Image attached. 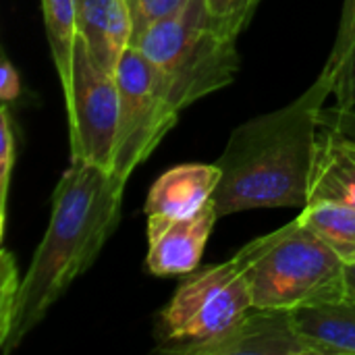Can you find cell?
Masks as SVG:
<instances>
[{"mask_svg":"<svg viewBox=\"0 0 355 355\" xmlns=\"http://www.w3.org/2000/svg\"><path fill=\"white\" fill-rule=\"evenodd\" d=\"M19 92H21L19 73H17L15 64L4 56L2 67H0V98L4 104H10L12 100L19 98Z\"/></svg>","mask_w":355,"mask_h":355,"instance_id":"7402d4cb","label":"cell"},{"mask_svg":"<svg viewBox=\"0 0 355 355\" xmlns=\"http://www.w3.org/2000/svg\"><path fill=\"white\" fill-rule=\"evenodd\" d=\"M333 81L320 77L291 104L233 129L212 196L218 218L256 208H306L320 146V110Z\"/></svg>","mask_w":355,"mask_h":355,"instance_id":"6da1fadb","label":"cell"},{"mask_svg":"<svg viewBox=\"0 0 355 355\" xmlns=\"http://www.w3.org/2000/svg\"><path fill=\"white\" fill-rule=\"evenodd\" d=\"M320 127L345 137L355 144V110L354 108H343V106H324L320 110Z\"/></svg>","mask_w":355,"mask_h":355,"instance_id":"44dd1931","label":"cell"},{"mask_svg":"<svg viewBox=\"0 0 355 355\" xmlns=\"http://www.w3.org/2000/svg\"><path fill=\"white\" fill-rule=\"evenodd\" d=\"M218 214L210 200L191 216H148L146 268L154 277H185L200 266Z\"/></svg>","mask_w":355,"mask_h":355,"instance_id":"ba28073f","label":"cell"},{"mask_svg":"<svg viewBox=\"0 0 355 355\" xmlns=\"http://www.w3.org/2000/svg\"><path fill=\"white\" fill-rule=\"evenodd\" d=\"M237 35L210 12L208 0H185L133 46L164 73L173 100L183 110L233 83L239 69Z\"/></svg>","mask_w":355,"mask_h":355,"instance_id":"277c9868","label":"cell"},{"mask_svg":"<svg viewBox=\"0 0 355 355\" xmlns=\"http://www.w3.org/2000/svg\"><path fill=\"white\" fill-rule=\"evenodd\" d=\"M0 277H2V281H0V341H2V339H6V335L10 331L19 289H21V281L17 277V264L6 250L2 252Z\"/></svg>","mask_w":355,"mask_h":355,"instance_id":"ac0fdd59","label":"cell"},{"mask_svg":"<svg viewBox=\"0 0 355 355\" xmlns=\"http://www.w3.org/2000/svg\"><path fill=\"white\" fill-rule=\"evenodd\" d=\"M254 308L239 256L185 275L160 314V352L191 355L223 337Z\"/></svg>","mask_w":355,"mask_h":355,"instance_id":"5b68a950","label":"cell"},{"mask_svg":"<svg viewBox=\"0 0 355 355\" xmlns=\"http://www.w3.org/2000/svg\"><path fill=\"white\" fill-rule=\"evenodd\" d=\"M300 220L322 239L345 264L355 262V206L339 202H312L300 212Z\"/></svg>","mask_w":355,"mask_h":355,"instance_id":"5bb4252c","label":"cell"},{"mask_svg":"<svg viewBox=\"0 0 355 355\" xmlns=\"http://www.w3.org/2000/svg\"><path fill=\"white\" fill-rule=\"evenodd\" d=\"M220 181L218 164H181L166 171L150 187L146 216H191L214 196Z\"/></svg>","mask_w":355,"mask_h":355,"instance_id":"8fae6325","label":"cell"},{"mask_svg":"<svg viewBox=\"0 0 355 355\" xmlns=\"http://www.w3.org/2000/svg\"><path fill=\"white\" fill-rule=\"evenodd\" d=\"M46 35L62 92L71 83L73 48L77 40V0H42Z\"/></svg>","mask_w":355,"mask_h":355,"instance_id":"9a60e30c","label":"cell"},{"mask_svg":"<svg viewBox=\"0 0 355 355\" xmlns=\"http://www.w3.org/2000/svg\"><path fill=\"white\" fill-rule=\"evenodd\" d=\"M258 2L260 0H208V8L218 21L227 23L235 33H241V29H245L250 23Z\"/></svg>","mask_w":355,"mask_h":355,"instance_id":"ffe728a7","label":"cell"},{"mask_svg":"<svg viewBox=\"0 0 355 355\" xmlns=\"http://www.w3.org/2000/svg\"><path fill=\"white\" fill-rule=\"evenodd\" d=\"M71 160L102 166L112 173L119 127L116 75L102 69L85 40L77 33L71 83L64 89Z\"/></svg>","mask_w":355,"mask_h":355,"instance_id":"52a82bcc","label":"cell"},{"mask_svg":"<svg viewBox=\"0 0 355 355\" xmlns=\"http://www.w3.org/2000/svg\"><path fill=\"white\" fill-rule=\"evenodd\" d=\"M119 127L112 173L127 181L177 125L181 108L175 104L164 73L135 46H129L116 67Z\"/></svg>","mask_w":355,"mask_h":355,"instance_id":"8992f818","label":"cell"},{"mask_svg":"<svg viewBox=\"0 0 355 355\" xmlns=\"http://www.w3.org/2000/svg\"><path fill=\"white\" fill-rule=\"evenodd\" d=\"M254 308L297 310L347 297L345 262L300 216L237 252Z\"/></svg>","mask_w":355,"mask_h":355,"instance_id":"3957f363","label":"cell"},{"mask_svg":"<svg viewBox=\"0 0 355 355\" xmlns=\"http://www.w3.org/2000/svg\"><path fill=\"white\" fill-rule=\"evenodd\" d=\"M125 183L102 166L71 160L54 189L48 229L21 279L12 324L0 341L4 354L19 347L96 262L119 225Z\"/></svg>","mask_w":355,"mask_h":355,"instance_id":"7a4b0ae2","label":"cell"},{"mask_svg":"<svg viewBox=\"0 0 355 355\" xmlns=\"http://www.w3.org/2000/svg\"><path fill=\"white\" fill-rule=\"evenodd\" d=\"M77 33L85 40L94 60L116 75L131 46L129 0H77Z\"/></svg>","mask_w":355,"mask_h":355,"instance_id":"30bf717a","label":"cell"},{"mask_svg":"<svg viewBox=\"0 0 355 355\" xmlns=\"http://www.w3.org/2000/svg\"><path fill=\"white\" fill-rule=\"evenodd\" d=\"M312 202L355 206V144L322 127L308 204Z\"/></svg>","mask_w":355,"mask_h":355,"instance_id":"4fadbf2b","label":"cell"},{"mask_svg":"<svg viewBox=\"0 0 355 355\" xmlns=\"http://www.w3.org/2000/svg\"><path fill=\"white\" fill-rule=\"evenodd\" d=\"M297 333L316 355H355V300L341 297L291 310Z\"/></svg>","mask_w":355,"mask_h":355,"instance_id":"7c38bea8","label":"cell"},{"mask_svg":"<svg viewBox=\"0 0 355 355\" xmlns=\"http://www.w3.org/2000/svg\"><path fill=\"white\" fill-rule=\"evenodd\" d=\"M185 0H129L131 8V46L160 19L175 12Z\"/></svg>","mask_w":355,"mask_h":355,"instance_id":"d6986e66","label":"cell"},{"mask_svg":"<svg viewBox=\"0 0 355 355\" xmlns=\"http://www.w3.org/2000/svg\"><path fill=\"white\" fill-rule=\"evenodd\" d=\"M0 237L4 235L6 227V206H8V187H10V175L17 162V133L12 127V116L8 110V104L2 102L0 108Z\"/></svg>","mask_w":355,"mask_h":355,"instance_id":"e0dca14e","label":"cell"},{"mask_svg":"<svg viewBox=\"0 0 355 355\" xmlns=\"http://www.w3.org/2000/svg\"><path fill=\"white\" fill-rule=\"evenodd\" d=\"M191 355H316L297 333L289 310L252 308L223 337L198 347Z\"/></svg>","mask_w":355,"mask_h":355,"instance_id":"9c48e42d","label":"cell"},{"mask_svg":"<svg viewBox=\"0 0 355 355\" xmlns=\"http://www.w3.org/2000/svg\"><path fill=\"white\" fill-rule=\"evenodd\" d=\"M333 81L337 106H355V0H345L333 52L322 69Z\"/></svg>","mask_w":355,"mask_h":355,"instance_id":"2e32d148","label":"cell"},{"mask_svg":"<svg viewBox=\"0 0 355 355\" xmlns=\"http://www.w3.org/2000/svg\"><path fill=\"white\" fill-rule=\"evenodd\" d=\"M345 285H347V295L355 300V262L345 266Z\"/></svg>","mask_w":355,"mask_h":355,"instance_id":"603a6c76","label":"cell"}]
</instances>
